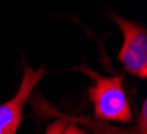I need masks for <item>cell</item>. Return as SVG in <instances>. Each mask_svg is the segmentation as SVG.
<instances>
[{"mask_svg":"<svg viewBox=\"0 0 147 134\" xmlns=\"http://www.w3.org/2000/svg\"><path fill=\"white\" fill-rule=\"evenodd\" d=\"M61 134H86V131L82 127H80L77 124H69L65 125Z\"/></svg>","mask_w":147,"mask_h":134,"instance_id":"5b68a950","label":"cell"},{"mask_svg":"<svg viewBox=\"0 0 147 134\" xmlns=\"http://www.w3.org/2000/svg\"><path fill=\"white\" fill-rule=\"evenodd\" d=\"M66 125V121L64 120H56L53 121L52 124H49L47 126V130H45V134H61L64 127Z\"/></svg>","mask_w":147,"mask_h":134,"instance_id":"277c9868","label":"cell"},{"mask_svg":"<svg viewBox=\"0 0 147 134\" xmlns=\"http://www.w3.org/2000/svg\"><path fill=\"white\" fill-rule=\"evenodd\" d=\"M110 17L115 21L123 33V45L117 59L130 74L139 79L147 77V31L144 25L111 14Z\"/></svg>","mask_w":147,"mask_h":134,"instance_id":"7a4b0ae2","label":"cell"},{"mask_svg":"<svg viewBox=\"0 0 147 134\" xmlns=\"http://www.w3.org/2000/svg\"><path fill=\"white\" fill-rule=\"evenodd\" d=\"M44 76H47L44 66L33 70L24 61V74L20 88L11 100L0 105V134H16L19 126L24 120L23 110L25 104L38 81L44 79Z\"/></svg>","mask_w":147,"mask_h":134,"instance_id":"3957f363","label":"cell"},{"mask_svg":"<svg viewBox=\"0 0 147 134\" xmlns=\"http://www.w3.org/2000/svg\"><path fill=\"white\" fill-rule=\"evenodd\" d=\"M78 69L93 80V85L89 88L88 94L93 104L94 117L99 121L130 124L133 113L123 88V76H102L84 66Z\"/></svg>","mask_w":147,"mask_h":134,"instance_id":"6da1fadb","label":"cell"}]
</instances>
